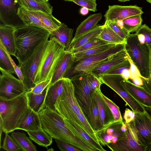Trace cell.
<instances>
[{"instance_id": "49", "label": "cell", "mask_w": 151, "mask_h": 151, "mask_svg": "<svg viewBox=\"0 0 151 151\" xmlns=\"http://www.w3.org/2000/svg\"><path fill=\"white\" fill-rule=\"evenodd\" d=\"M51 79L38 83L30 91L35 94L41 93L50 83Z\"/></svg>"}, {"instance_id": "42", "label": "cell", "mask_w": 151, "mask_h": 151, "mask_svg": "<svg viewBox=\"0 0 151 151\" xmlns=\"http://www.w3.org/2000/svg\"><path fill=\"white\" fill-rule=\"evenodd\" d=\"M129 57L107 72L102 74L101 76L105 75L121 74L124 70H129L131 63L129 59Z\"/></svg>"}, {"instance_id": "4", "label": "cell", "mask_w": 151, "mask_h": 151, "mask_svg": "<svg viewBox=\"0 0 151 151\" xmlns=\"http://www.w3.org/2000/svg\"><path fill=\"white\" fill-rule=\"evenodd\" d=\"M125 49L141 77L148 80L151 77V47L141 43L135 33L130 34L127 38Z\"/></svg>"}, {"instance_id": "12", "label": "cell", "mask_w": 151, "mask_h": 151, "mask_svg": "<svg viewBox=\"0 0 151 151\" xmlns=\"http://www.w3.org/2000/svg\"><path fill=\"white\" fill-rule=\"evenodd\" d=\"M126 131L123 136L114 144L106 146L112 151H146L147 149L140 141L137 136L129 123H127Z\"/></svg>"}, {"instance_id": "39", "label": "cell", "mask_w": 151, "mask_h": 151, "mask_svg": "<svg viewBox=\"0 0 151 151\" xmlns=\"http://www.w3.org/2000/svg\"><path fill=\"white\" fill-rule=\"evenodd\" d=\"M0 68L12 73H16L6 52L0 45Z\"/></svg>"}, {"instance_id": "38", "label": "cell", "mask_w": 151, "mask_h": 151, "mask_svg": "<svg viewBox=\"0 0 151 151\" xmlns=\"http://www.w3.org/2000/svg\"><path fill=\"white\" fill-rule=\"evenodd\" d=\"M100 94L109 108L116 123L123 122L119 108L112 101L105 96L100 91Z\"/></svg>"}, {"instance_id": "11", "label": "cell", "mask_w": 151, "mask_h": 151, "mask_svg": "<svg viewBox=\"0 0 151 151\" xmlns=\"http://www.w3.org/2000/svg\"><path fill=\"white\" fill-rule=\"evenodd\" d=\"M74 88L75 96L83 114L88 121L92 92L88 82L87 75L76 76L71 79Z\"/></svg>"}, {"instance_id": "45", "label": "cell", "mask_w": 151, "mask_h": 151, "mask_svg": "<svg viewBox=\"0 0 151 151\" xmlns=\"http://www.w3.org/2000/svg\"><path fill=\"white\" fill-rule=\"evenodd\" d=\"M55 141L60 150L61 151H81V149L73 145L63 141L55 139Z\"/></svg>"}, {"instance_id": "9", "label": "cell", "mask_w": 151, "mask_h": 151, "mask_svg": "<svg viewBox=\"0 0 151 151\" xmlns=\"http://www.w3.org/2000/svg\"><path fill=\"white\" fill-rule=\"evenodd\" d=\"M103 84L109 87L126 102L133 112L142 113L145 111V107L136 100L121 83L124 78L121 74L105 75L99 78Z\"/></svg>"}, {"instance_id": "13", "label": "cell", "mask_w": 151, "mask_h": 151, "mask_svg": "<svg viewBox=\"0 0 151 151\" xmlns=\"http://www.w3.org/2000/svg\"><path fill=\"white\" fill-rule=\"evenodd\" d=\"M134 113V119L129 123L141 143L147 151L151 150V117L146 110Z\"/></svg>"}, {"instance_id": "21", "label": "cell", "mask_w": 151, "mask_h": 151, "mask_svg": "<svg viewBox=\"0 0 151 151\" xmlns=\"http://www.w3.org/2000/svg\"><path fill=\"white\" fill-rule=\"evenodd\" d=\"M75 61V58L73 53L65 50L49 85L52 84L64 78L65 74L71 68Z\"/></svg>"}, {"instance_id": "19", "label": "cell", "mask_w": 151, "mask_h": 151, "mask_svg": "<svg viewBox=\"0 0 151 151\" xmlns=\"http://www.w3.org/2000/svg\"><path fill=\"white\" fill-rule=\"evenodd\" d=\"M101 89L96 91L94 95L96 100L101 122L103 127L102 131L98 134L105 132L106 129L116 123L111 112L100 94Z\"/></svg>"}, {"instance_id": "3", "label": "cell", "mask_w": 151, "mask_h": 151, "mask_svg": "<svg viewBox=\"0 0 151 151\" xmlns=\"http://www.w3.org/2000/svg\"><path fill=\"white\" fill-rule=\"evenodd\" d=\"M25 93L11 100L0 99V127L5 134L16 130L20 118L29 108Z\"/></svg>"}, {"instance_id": "40", "label": "cell", "mask_w": 151, "mask_h": 151, "mask_svg": "<svg viewBox=\"0 0 151 151\" xmlns=\"http://www.w3.org/2000/svg\"><path fill=\"white\" fill-rule=\"evenodd\" d=\"M111 43H114L108 42L96 37L92 39L81 47L68 52L73 53H77L98 46Z\"/></svg>"}, {"instance_id": "17", "label": "cell", "mask_w": 151, "mask_h": 151, "mask_svg": "<svg viewBox=\"0 0 151 151\" xmlns=\"http://www.w3.org/2000/svg\"><path fill=\"white\" fill-rule=\"evenodd\" d=\"M129 57L124 48L99 63L93 70L92 74L99 78L104 73L127 59Z\"/></svg>"}, {"instance_id": "18", "label": "cell", "mask_w": 151, "mask_h": 151, "mask_svg": "<svg viewBox=\"0 0 151 151\" xmlns=\"http://www.w3.org/2000/svg\"><path fill=\"white\" fill-rule=\"evenodd\" d=\"M131 95L145 107L151 108V93L143 87L137 86L128 80L124 79L121 81Z\"/></svg>"}, {"instance_id": "34", "label": "cell", "mask_w": 151, "mask_h": 151, "mask_svg": "<svg viewBox=\"0 0 151 151\" xmlns=\"http://www.w3.org/2000/svg\"><path fill=\"white\" fill-rule=\"evenodd\" d=\"M103 29L96 37L102 40L117 44H125L126 40L116 33L106 23Z\"/></svg>"}, {"instance_id": "36", "label": "cell", "mask_w": 151, "mask_h": 151, "mask_svg": "<svg viewBox=\"0 0 151 151\" xmlns=\"http://www.w3.org/2000/svg\"><path fill=\"white\" fill-rule=\"evenodd\" d=\"M142 14L133 16L122 20L124 29L129 33L136 31L141 26Z\"/></svg>"}, {"instance_id": "27", "label": "cell", "mask_w": 151, "mask_h": 151, "mask_svg": "<svg viewBox=\"0 0 151 151\" xmlns=\"http://www.w3.org/2000/svg\"><path fill=\"white\" fill-rule=\"evenodd\" d=\"M102 17V15L101 13L90 15L78 26L72 40L76 39L82 35L94 28Z\"/></svg>"}, {"instance_id": "53", "label": "cell", "mask_w": 151, "mask_h": 151, "mask_svg": "<svg viewBox=\"0 0 151 151\" xmlns=\"http://www.w3.org/2000/svg\"><path fill=\"white\" fill-rule=\"evenodd\" d=\"M134 84L140 86H142L143 85V81L142 78L140 77H135L132 80Z\"/></svg>"}, {"instance_id": "59", "label": "cell", "mask_w": 151, "mask_h": 151, "mask_svg": "<svg viewBox=\"0 0 151 151\" xmlns=\"http://www.w3.org/2000/svg\"><path fill=\"white\" fill-rule=\"evenodd\" d=\"M65 1H72L73 0H64Z\"/></svg>"}, {"instance_id": "8", "label": "cell", "mask_w": 151, "mask_h": 151, "mask_svg": "<svg viewBox=\"0 0 151 151\" xmlns=\"http://www.w3.org/2000/svg\"><path fill=\"white\" fill-rule=\"evenodd\" d=\"M48 40L47 39L43 42L27 61L19 66L23 76V83L26 91H30L36 85L34 83L35 78L45 54Z\"/></svg>"}, {"instance_id": "55", "label": "cell", "mask_w": 151, "mask_h": 151, "mask_svg": "<svg viewBox=\"0 0 151 151\" xmlns=\"http://www.w3.org/2000/svg\"><path fill=\"white\" fill-rule=\"evenodd\" d=\"M88 10H89L87 8L83 7L81 8L80 10V13L83 15H86L88 13Z\"/></svg>"}, {"instance_id": "54", "label": "cell", "mask_w": 151, "mask_h": 151, "mask_svg": "<svg viewBox=\"0 0 151 151\" xmlns=\"http://www.w3.org/2000/svg\"><path fill=\"white\" fill-rule=\"evenodd\" d=\"M121 75L126 80H128L130 76L129 70L126 69L124 70Z\"/></svg>"}, {"instance_id": "58", "label": "cell", "mask_w": 151, "mask_h": 151, "mask_svg": "<svg viewBox=\"0 0 151 151\" xmlns=\"http://www.w3.org/2000/svg\"><path fill=\"white\" fill-rule=\"evenodd\" d=\"M147 2L151 4V0H146Z\"/></svg>"}, {"instance_id": "43", "label": "cell", "mask_w": 151, "mask_h": 151, "mask_svg": "<svg viewBox=\"0 0 151 151\" xmlns=\"http://www.w3.org/2000/svg\"><path fill=\"white\" fill-rule=\"evenodd\" d=\"M86 75L88 82L91 91L94 92L101 89V86L103 83L99 78L92 74Z\"/></svg>"}, {"instance_id": "26", "label": "cell", "mask_w": 151, "mask_h": 151, "mask_svg": "<svg viewBox=\"0 0 151 151\" xmlns=\"http://www.w3.org/2000/svg\"><path fill=\"white\" fill-rule=\"evenodd\" d=\"M104 25H97L92 30L83 34L76 39L72 40L68 49L69 51L82 46L92 39L97 37L101 32Z\"/></svg>"}, {"instance_id": "44", "label": "cell", "mask_w": 151, "mask_h": 151, "mask_svg": "<svg viewBox=\"0 0 151 151\" xmlns=\"http://www.w3.org/2000/svg\"><path fill=\"white\" fill-rule=\"evenodd\" d=\"M73 2L77 4L95 12L96 10L97 4L96 0H73Z\"/></svg>"}, {"instance_id": "52", "label": "cell", "mask_w": 151, "mask_h": 151, "mask_svg": "<svg viewBox=\"0 0 151 151\" xmlns=\"http://www.w3.org/2000/svg\"><path fill=\"white\" fill-rule=\"evenodd\" d=\"M143 81V85L142 86L147 91L151 93V77L147 81L142 78Z\"/></svg>"}, {"instance_id": "28", "label": "cell", "mask_w": 151, "mask_h": 151, "mask_svg": "<svg viewBox=\"0 0 151 151\" xmlns=\"http://www.w3.org/2000/svg\"><path fill=\"white\" fill-rule=\"evenodd\" d=\"M94 92L92 95L88 122L94 131L98 134L102 131L103 127L100 118L98 107L94 95Z\"/></svg>"}, {"instance_id": "25", "label": "cell", "mask_w": 151, "mask_h": 151, "mask_svg": "<svg viewBox=\"0 0 151 151\" xmlns=\"http://www.w3.org/2000/svg\"><path fill=\"white\" fill-rule=\"evenodd\" d=\"M20 6L32 11H40L52 14V6L43 0H17Z\"/></svg>"}, {"instance_id": "35", "label": "cell", "mask_w": 151, "mask_h": 151, "mask_svg": "<svg viewBox=\"0 0 151 151\" xmlns=\"http://www.w3.org/2000/svg\"><path fill=\"white\" fill-rule=\"evenodd\" d=\"M117 44L111 43L95 47L86 50L73 53L75 58V62L85 58L103 52Z\"/></svg>"}, {"instance_id": "50", "label": "cell", "mask_w": 151, "mask_h": 151, "mask_svg": "<svg viewBox=\"0 0 151 151\" xmlns=\"http://www.w3.org/2000/svg\"><path fill=\"white\" fill-rule=\"evenodd\" d=\"M129 59L131 63V66L129 69L130 76L129 79L132 80L135 77H141L139 70L136 66L132 62L129 57Z\"/></svg>"}, {"instance_id": "41", "label": "cell", "mask_w": 151, "mask_h": 151, "mask_svg": "<svg viewBox=\"0 0 151 151\" xmlns=\"http://www.w3.org/2000/svg\"><path fill=\"white\" fill-rule=\"evenodd\" d=\"M1 148L7 151L22 150L20 146L8 134H6L2 145Z\"/></svg>"}, {"instance_id": "37", "label": "cell", "mask_w": 151, "mask_h": 151, "mask_svg": "<svg viewBox=\"0 0 151 151\" xmlns=\"http://www.w3.org/2000/svg\"><path fill=\"white\" fill-rule=\"evenodd\" d=\"M78 120L79 125L82 127L94 140L98 144H100L101 139L98 134L92 128L82 112L77 114Z\"/></svg>"}, {"instance_id": "16", "label": "cell", "mask_w": 151, "mask_h": 151, "mask_svg": "<svg viewBox=\"0 0 151 151\" xmlns=\"http://www.w3.org/2000/svg\"><path fill=\"white\" fill-rule=\"evenodd\" d=\"M42 129L39 113L29 108L19 119L16 130L21 129L27 132L38 130Z\"/></svg>"}, {"instance_id": "20", "label": "cell", "mask_w": 151, "mask_h": 151, "mask_svg": "<svg viewBox=\"0 0 151 151\" xmlns=\"http://www.w3.org/2000/svg\"><path fill=\"white\" fill-rule=\"evenodd\" d=\"M65 79V78H62L47 86L43 109L47 108L56 111L54 104L57 99L63 91Z\"/></svg>"}, {"instance_id": "51", "label": "cell", "mask_w": 151, "mask_h": 151, "mask_svg": "<svg viewBox=\"0 0 151 151\" xmlns=\"http://www.w3.org/2000/svg\"><path fill=\"white\" fill-rule=\"evenodd\" d=\"M135 113L132 110L128 108H126L124 115V118L125 122L129 123L132 121L134 118Z\"/></svg>"}, {"instance_id": "29", "label": "cell", "mask_w": 151, "mask_h": 151, "mask_svg": "<svg viewBox=\"0 0 151 151\" xmlns=\"http://www.w3.org/2000/svg\"><path fill=\"white\" fill-rule=\"evenodd\" d=\"M47 86L40 94H34L30 91H26L25 93L29 108L36 113H39L43 109Z\"/></svg>"}, {"instance_id": "1", "label": "cell", "mask_w": 151, "mask_h": 151, "mask_svg": "<svg viewBox=\"0 0 151 151\" xmlns=\"http://www.w3.org/2000/svg\"><path fill=\"white\" fill-rule=\"evenodd\" d=\"M39 113L42 128L52 138L71 144L82 151H97L94 147L73 134L56 111L45 108Z\"/></svg>"}, {"instance_id": "7", "label": "cell", "mask_w": 151, "mask_h": 151, "mask_svg": "<svg viewBox=\"0 0 151 151\" xmlns=\"http://www.w3.org/2000/svg\"><path fill=\"white\" fill-rule=\"evenodd\" d=\"M125 44H117L103 52L75 62L71 68L65 73L64 78L71 79L76 76L92 74L93 70L99 63L124 49Z\"/></svg>"}, {"instance_id": "33", "label": "cell", "mask_w": 151, "mask_h": 151, "mask_svg": "<svg viewBox=\"0 0 151 151\" xmlns=\"http://www.w3.org/2000/svg\"><path fill=\"white\" fill-rule=\"evenodd\" d=\"M11 136L23 151H37L35 146L32 140L27 136L25 133L19 132H13Z\"/></svg>"}, {"instance_id": "23", "label": "cell", "mask_w": 151, "mask_h": 151, "mask_svg": "<svg viewBox=\"0 0 151 151\" xmlns=\"http://www.w3.org/2000/svg\"><path fill=\"white\" fill-rule=\"evenodd\" d=\"M63 119L68 128L78 137L94 147L97 151H106L101 144H98L94 140L77 124L69 120Z\"/></svg>"}, {"instance_id": "14", "label": "cell", "mask_w": 151, "mask_h": 151, "mask_svg": "<svg viewBox=\"0 0 151 151\" xmlns=\"http://www.w3.org/2000/svg\"><path fill=\"white\" fill-rule=\"evenodd\" d=\"M20 7L17 0H0V24L14 29L25 25L18 14Z\"/></svg>"}, {"instance_id": "60", "label": "cell", "mask_w": 151, "mask_h": 151, "mask_svg": "<svg viewBox=\"0 0 151 151\" xmlns=\"http://www.w3.org/2000/svg\"><path fill=\"white\" fill-rule=\"evenodd\" d=\"M44 0V1H48L49 0Z\"/></svg>"}, {"instance_id": "15", "label": "cell", "mask_w": 151, "mask_h": 151, "mask_svg": "<svg viewBox=\"0 0 151 151\" xmlns=\"http://www.w3.org/2000/svg\"><path fill=\"white\" fill-rule=\"evenodd\" d=\"M104 15L105 21L123 20L127 18L144 13L142 8L137 5L109 6Z\"/></svg>"}, {"instance_id": "24", "label": "cell", "mask_w": 151, "mask_h": 151, "mask_svg": "<svg viewBox=\"0 0 151 151\" xmlns=\"http://www.w3.org/2000/svg\"><path fill=\"white\" fill-rule=\"evenodd\" d=\"M73 29L63 23L57 29L50 32V38H55L67 50L72 40Z\"/></svg>"}, {"instance_id": "30", "label": "cell", "mask_w": 151, "mask_h": 151, "mask_svg": "<svg viewBox=\"0 0 151 151\" xmlns=\"http://www.w3.org/2000/svg\"><path fill=\"white\" fill-rule=\"evenodd\" d=\"M31 11L39 19L50 32L58 29L62 24L52 14L40 11Z\"/></svg>"}, {"instance_id": "56", "label": "cell", "mask_w": 151, "mask_h": 151, "mask_svg": "<svg viewBox=\"0 0 151 151\" xmlns=\"http://www.w3.org/2000/svg\"><path fill=\"white\" fill-rule=\"evenodd\" d=\"M146 111L149 114L151 117V107H145Z\"/></svg>"}, {"instance_id": "22", "label": "cell", "mask_w": 151, "mask_h": 151, "mask_svg": "<svg viewBox=\"0 0 151 151\" xmlns=\"http://www.w3.org/2000/svg\"><path fill=\"white\" fill-rule=\"evenodd\" d=\"M14 30V28L0 24V40L10 55L15 56L16 46Z\"/></svg>"}, {"instance_id": "32", "label": "cell", "mask_w": 151, "mask_h": 151, "mask_svg": "<svg viewBox=\"0 0 151 151\" xmlns=\"http://www.w3.org/2000/svg\"><path fill=\"white\" fill-rule=\"evenodd\" d=\"M27 132L29 138L40 146L47 147L52 143V138L42 128L38 130Z\"/></svg>"}, {"instance_id": "6", "label": "cell", "mask_w": 151, "mask_h": 151, "mask_svg": "<svg viewBox=\"0 0 151 151\" xmlns=\"http://www.w3.org/2000/svg\"><path fill=\"white\" fill-rule=\"evenodd\" d=\"M65 78L63 91L57 99L55 107L56 111L63 119L78 125L77 114L82 112L76 98L74 87L71 80Z\"/></svg>"}, {"instance_id": "57", "label": "cell", "mask_w": 151, "mask_h": 151, "mask_svg": "<svg viewBox=\"0 0 151 151\" xmlns=\"http://www.w3.org/2000/svg\"><path fill=\"white\" fill-rule=\"evenodd\" d=\"M119 1L122 2H124L127 1H130V0H118Z\"/></svg>"}, {"instance_id": "2", "label": "cell", "mask_w": 151, "mask_h": 151, "mask_svg": "<svg viewBox=\"0 0 151 151\" xmlns=\"http://www.w3.org/2000/svg\"><path fill=\"white\" fill-rule=\"evenodd\" d=\"M50 32L37 26L24 25L15 29V56L19 67L23 64L38 47L50 37Z\"/></svg>"}, {"instance_id": "10", "label": "cell", "mask_w": 151, "mask_h": 151, "mask_svg": "<svg viewBox=\"0 0 151 151\" xmlns=\"http://www.w3.org/2000/svg\"><path fill=\"white\" fill-rule=\"evenodd\" d=\"M0 99L10 100L24 93L23 83L11 73L0 68Z\"/></svg>"}, {"instance_id": "5", "label": "cell", "mask_w": 151, "mask_h": 151, "mask_svg": "<svg viewBox=\"0 0 151 151\" xmlns=\"http://www.w3.org/2000/svg\"><path fill=\"white\" fill-rule=\"evenodd\" d=\"M65 51L64 46L55 38H50L35 78L36 85L52 78Z\"/></svg>"}, {"instance_id": "31", "label": "cell", "mask_w": 151, "mask_h": 151, "mask_svg": "<svg viewBox=\"0 0 151 151\" xmlns=\"http://www.w3.org/2000/svg\"><path fill=\"white\" fill-rule=\"evenodd\" d=\"M18 14L25 25L37 26L44 28L48 30L47 28L31 11L26 10L21 6L19 8Z\"/></svg>"}, {"instance_id": "47", "label": "cell", "mask_w": 151, "mask_h": 151, "mask_svg": "<svg viewBox=\"0 0 151 151\" xmlns=\"http://www.w3.org/2000/svg\"><path fill=\"white\" fill-rule=\"evenodd\" d=\"M105 22L116 33L126 40L130 34L122 29L114 22L105 21Z\"/></svg>"}, {"instance_id": "46", "label": "cell", "mask_w": 151, "mask_h": 151, "mask_svg": "<svg viewBox=\"0 0 151 151\" xmlns=\"http://www.w3.org/2000/svg\"><path fill=\"white\" fill-rule=\"evenodd\" d=\"M136 33L143 35L145 39V42L151 47V29L145 24L141 26L136 31Z\"/></svg>"}, {"instance_id": "48", "label": "cell", "mask_w": 151, "mask_h": 151, "mask_svg": "<svg viewBox=\"0 0 151 151\" xmlns=\"http://www.w3.org/2000/svg\"><path fill=\"white\" fill-rule=\"evenodd\" d=\"M0 45H1L4 50L6 52L9 58L11 61V62L14 69L15 70L16 75L18 77L19 79H20L22 82L23 83L24 80L23 76L20 67L17 66L15 63L14 62L11 58L10 55L9 54L5 46L1 42L0 40Z\"/></svg>"}]
</instances>
